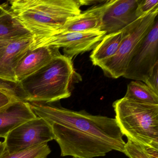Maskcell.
Here are the masks:
<instances>
[{"label": "cell", "mask_w": 158, "mask_h": 158, "mask_svg": "<svg viewBox=\"0 0 158 158\" xmlns=\"http://www.w3.org/2000/svg\"><path fill=\"white\" fill-rule=\"evenodd\" d=\"M28 102L35 115L51 126L61 156L93 158L105 156L112 151L123 152L126 142L115 118L50 103Z\"/></svg>", "instance_id": "obj_1"}, {"label": "cell", "mask_w": 158, "mask_h": 158, "mask_svg": "<svg viewBox=\"0 0 158 158\" xmlns=\"http://www.w3.org/2000/svg\"><path fill=\"white\" fill-rule=\"evenodd\" d=\"M10 10L33 36L34 41L61 33L73 17L79 15L80 0H12Z\"/></svg>", "instance_id": "obj_2"}, {"label": "cell", "mask_w": 158, "mask_h": 158, "mask_svg": "<svg viewBox=\"0 0 158 158\" xmlns=\"http://www.w3.org/2000/svg\"><path fill=\"white\" fill-rule=\"evenodd\" d=\"M80 77L72 59L60 54L18 85L24 101L50 103L69 98L74 82Z\"/></svg>", "instance_id": "obj_3"}, {"label": "cell", "mask_w": 158, "mask_h": 158, "mask_svg": "<svg viewBox=\"0 0 158 158\" xmlns=\"http://www.w3.org/2000/svg\"><path fill=\"white\" fill-rule=\"evenodd\" d=\"M122 134L134 142L158 149V105L123 97L113 103Z\"/></svg>", "instance_id": "obj_4"}, {"label": "cell", "mask_w": 158, "mask_h": 158, "mask_svg": "<svg viewBox=\"0 0 158 158\" xmlns=\"http://www.w3.org/2000/svg\"><path fill=\"white\" fill-rule=\"evenodd\" d=\"M158 13L157 7L124 28V36L115 55L99 66L106 76L114 79L123 76L133 55L155 23Z\"/></svg>", "instance_id": "obj_5"}, {"label": "cell", "mask_w": 158, "mask_h": 158, "mask_svg": "<svg viewBox=\"0 0 158 158\" xmlns=\"http://www.w3.org/2000/svg\"><path fill=\"white\" fill-rule=\"evenodd\" d=\"M106 35L102 31L64 32L33 42L30 50L41 47L63 48L64 56L71 59L93 50Z\"/></svg>", "instance_id": "obj_6"}, {"label": "cell", "mask_w": 158, "mask_h": 158, "mask_svg": "<svg viewBox=\"0 0 158 158\" xmlns=\"http://www.w3.org/2000/svg\"><path fill=\"white\" fill-rule=\"evenodd\" d=\"M3 141L5 150L12 153L54 139L51 126L43 118L37 117L12 130Z\"/></svg>", "instance_id": "obj_7"}, {"label": "cell", "mask_w": 158, "mask_h": 158, "mask_svg": "<svg viewBox=\"0 0 158 158\" xmlns=\"http://www.w3.org/2000/svg\"><path fill=\"white\" fill-rule=\"evenodd\" d=\"M158 62V21L145 37L129 62L123 77L145 82Z\"/></svg>", "instance_id": "obj_8"}, {"label": "cell", "mask_w": 158, "mask_h": 158, "mask_svg": "<svg viewBox=\"0 0 158 158\" xmlns=\"http://www.w3.org/2000/svg\"><path fill=\"white\" fill-rule=\"evenodd\" d=\"M140 0H109L103 11L100 31L106 35L119 32L138 18L136 11Z\"/></svg>", "instance_id": "obj_9"}, {"label": "cell", "mask_w": 158, "mask_h": 158, "mask_svg": "<svg viewBox=\"0 0 158 158\" xmlns=\"http://www.w3.org/2000/svg\"><path fill=\"white\" fill-rule=\"evenodd\" d=\"M33 42V36L30 35L11 40L6 46L0 58V79L17 84L15 69L30 50Z\"/></svg>", "instance_id": "obj_10"}, {"label": "cell", "mask_w": 158, "mask_h": 158, "mask_svg": "<svg viewBox=\"0 0 158 158\" xmlns=\"http://www.w3.org/2000/svg\"><path fill=\"white\" fill-rule=\"evenodd\" d=\"M60 54V49L53 47H41L30 50L15 69L16 83L18 84L37 72Z\"/></svg>", "instance_id": "obj_11"}, {"label": "cell", "mask_w": 158, "mask_h": 158, "mask_svg": "<svg viewBox=\"0 0 158 158\" xmlns=\"http://www.w3.org/2000/svg\"><path fill=\"white\" fill-rule=\"evenodd\" d=\"M29 102L15 100L0 109V137L5 138L15 128L36 118Z\"/></svg>", "instance_id": "obj_12"}, {"label": "cell", "mask_w": 158, "mask_h": 158, "mask_svg": "<svg viewBox=\"0 0 158 158\" xmlns=\"http://www.w3.org/2000/svg\"><path fill=\"white\" fill-rule=\"evenodd\" d=\"M106 1L73 17L62 28L61 33L100 31L102 14L106 7Z\"/></svg>", "instance_id": "obj_13"}, {"label": "cell", "mask_w": 158, "mask_h": 158, "mask_svg": "<svg viewBox=\"0 0 158 158\" xmlns=\"http://www.w3.org/2000/svg\"><path fill=\"white\" fill-rule=\"evenodd\" d=\"M124 35V29L106 35L93 49L90 54L89 57L92 64L99 66L106 60L114 56Z\"/></svg>", "instance_id": "obj_14"}, {"label": "cell", "mask_w": 158, "mask_h": 158, "mask_svg": "<svg viewBox=\"0 0 158 158\" xmlns=\"http://www.w3.org/2000/svg\"><path fill=\"white\" fill-rule=\"evenodd\" d=\"M32 35L11 11L0 6V39L13 40Z\"/></svg>", "instance_id": "obj_15"}, {"label": "cell", "mask_w": 158, "mask_h": 158, "mask_svg": "<svg viewBox=\"0 0 158 158\" xmlns=\"http://www.w3.org/2000/svg\"><path fill=\"white\" fill-rule=\"evenodd\" d=\"M124 97L140 102L158 105V94L142 81L135 80L129 83Z\"/></svg>", "instance_id": "obj_16"}, {"label": "cell", "mask_w": 158, "mask_h": 158, "mask_svg": "<svg viewBox=\"0 0 158 158\" xmlns=\"http://www.w3.org/2000/svg\"><path fill=\"white\" fill-rule=\"evenodd\" d=\"M123 153L129 158H158V149L141 145L127 139Z\"/></svg>", "instance_id": "obj_17"}, {"label": "cell", "mask_w": 158, "mask_h": 158, "mask_svg": "<svg viewBox=\"0 0 158 158\" xmlns=\"http://www.w3.org/2000/svg\"><path fill=\"white\" fill-rule=\"evenodd\" d=\"M51 152L48 143H43L14 153L5 150L0 158H47Z\"/></svg>", "instance_id": "obj_18"}, {"label": "cell", "mask_w": 158, "mask_h": 158, "mask_svg": "<svg viewBox=\"0 0 158 158\" xmlns=\"http://www.w3.org/2000/svg\"><path fill=\"white\" fill-rule=\"evenodd\" d=\"M0 89L6 90L17 100H23V97L18 84L0 79Z\"/></svg>", "instance_id": "obj_19"}, {"label": "cell", "mask_w": 158, "mask_h": 158, "mask_svg": "<svg viewBox=\"0 0 158 158\" xmlns=\"http://www.w3.org/2000/svg\"><path fill=\"white\" fill-rule=\"evenodd\" d=\"M158 7V0H140L136 11L138 18L145 15Z\"/></svg>", "instance_id": "obj_20"}, {"label": "cell", "mask_w": 158, "mask_h": 158, "mask_svg": "<svg viewBox=\"0 0 158 158\" xmlns=\"http://www.w3.org/2000/svg\"><path fill=\"white\" fill-rule=\"evenodd\" d=\"M158 62L154 66L153 71L144 83L155 93L158 94Z\"/></svg>", "instance_id": "obj_21"}, {"label": "cell", "mask_w": 158, "mask_h": 158, "mask_svg": "<svg viewBox=\"0 0 158 158\" xmlns=\"http://www.w3.org/2000/svg\"><path fill=\"white\" fill-rule=\"evenodd\" d=\"M15 100H17L15 99L9 92L0 89V109Z\"/></svg>", "instance_id": "obj_22"}, {"label": "cell", "mask_w": 158, "mask_h": 158, "mask_svg": "<svg viewBox=\"0 0 158 158\" xmlns=\"http://www.w3.org/2000/svg\"><path fill=\"white\" fill-rule=\"evenodd\" d=\"M11 41V40H7L1 39H0V47L7 46Z\"/></svg>", "instance_id": "obj_23"}, {"label": "cell", "mask_w": 158, "mask_h": 158, "mask_svg": "<svg viewBox=\"0 0 158 158\" xmlns=\"http://www.w3.org/2000/svg\"><path fill=\"white\" fill-rule=\"evenodd\" d=\"M5 150V146L4 142L0 141V156L3 153Z\"/></svg>", "instance_id": "obj_24"}, {"label": "cell", "mask_w": 158, "mask_h": 158, "mask_svg": "<svg viewBox=\"0 0 158 158\" xmlns=\"http://www.w3.org/2000/svg\"><path fill=\"white\" fill-rule=\"evenodd\" d=\"M6 46H3V47H0V58H1L2 56L3 55L4 53V51H5Z\"/></svg>", "instance_id": "obj_25"}, {"label": "cell", "mask_w": 158, "mask_h": 158, "mask_svg": "<svg viewBox=\"0 0 158 158\" xmlns=\"http://www.w3.org/2000/svg\"><path fill=\"white\" fill-rule=\"evenodd\" d=\"M0 6H1V5H0Z\"/></svg>", "instance_id": "obj_26"}, {"label": "cell", "mask_w": 158, "mask_h": 158, "mask_svg": "<svg viewBox=\"0 0 158 158\" xmlns=\"http://www.w3.org/2000/svg\"></svg>", "instance_id": "obj_27"}]
</instances>
